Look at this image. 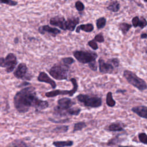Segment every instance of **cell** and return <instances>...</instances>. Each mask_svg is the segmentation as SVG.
Returning a JSON list of instances; mask_svg holds the SVG:
<instances>
[{
    "label": "cell",
    "instance_id": "1",
    "mask_svg": "<svg viewBox=\"0 0 147 147\" xmlns=\"http://www.w3.org/2000/svg\"><path fill=\"white\" fill-rule=\"evenodd\" d=\"M13 103L14 107L20 113H26L32 107L36 111H41L49 106L47 100L37 97L36 88L33 86L25 87L18 91L14 96Z\"/></svg>",
    "mask_w": 147,
    "mask_h": 147
},
{
    "label": "cell",
    "instance_id": "2",
    "mask_svg": "<svg viewBox=\"0 0 147 147\" xmlns=\"http://www.w3.org/2000/svg\"><path fill=\"white\" fill-rule=\"evenodd\" d=\"M70 65L60 60L55 63L49 70V75L55 79L57 80H67Z\"/></svg>",
    "mask_w": 147,
    "mask_h": 147
},
{
    "label": "cell",
    "instance_id": "3",
    "mask_svg": "<svg viewBox=\"0 0 147 147\" xmlns=\"http://www.w3.org/2000/svg\"><path fill=\"white\" fill-rule=\"evenodd\" d=\"M123 76L127 82L140 91H144L147 89V84L142 78L138 77L136 73L126 69L123 72Z\"/></svg>",
    "mask_w": 147,
    "mask_h": 147
},
{
    "label": "cell",
    "instance_id": "4",
    "mask_svg": "<svg viewBox=\"0 0 147 147\" xmlns=\"http://www.w3.org/2000/svg\"><path fill=\"white\" fill-rule=\"evenodd\" d=\"M75 102L69 98H62L57 100V106L53 109V115L58 117L68 115L67 110L72 107Z\"/></svg>",
    "mask_w": 147,
    "mask_h": 147
},
{
    "label": "cell",
    "instance_id": "5",
    "mask_svg": "<svg viewBox=\"0 0 147 147\" xmlns=\"http://www.w3.org/2000/svg\"><path fill=\"white\" fill-rule=\"evenodd\" d=\"M75 58L82 64H88L94 61L98 57V54L93 51L86 50H77L73 52Z\"/></svg>",
    "mask_w": 147,
    "mask_h": 147
},
{
    "label": "cell",
    "instance_id": "6",
    "mask_svg": "<svg viewBox=\"0 0 147 147\" xmlns=\"http://www.w3.org/2000/svg\"><path fill=\"white\" fill-rule=\"evenodd\" d=\"M76 99L85 106L96 108L102 105V99L97 96H91L87 94H79Z\"/></svg>",
    "mask_w": 147,
    "mask_h": 147
},
{
    "label": "cell",
    "instance_id": "7",
    "mask_svg": "<svg viewBox=\"0 0 147 147\" xmlns=\"http://www.w3.org/2000/svg\"><path fill=\"white\" fill-rule=\"evenodd\" d=\"M17 64V59L16 55L13 53H9L4 57L0 58V66L5 68L6 72H13Z\"/></svg>",
    "mask_w": 147,
    "mask_h": 147
},
{
    "label": "cell",
    "instance_id": "8",
    "mask_svg": "<svg viewBox=\"0 0 147 147\" xmlns=\"http://www.w3.org/2000/svg\"><path fill=\"white\" fill-rule=\"evenodd\" d=\"M71 82L73 85L72 89L70 90H55L49 92H47L45 94V96L48 98H52L56 96L57 95H69V96H73L78 90V84L77 80L75 78H71L70 79Z\"/></svg>",
    "mask_w": 147,
    "mask_h": 147
},
{
    "label": "cell",
    "instance_id": "9",
    "mask_svg": "<svg viewBox=\"0 0 147 147\" xmlns=\"http://www.w3.org/2000/svg\"><path fill=\"white\" fill-rule=\"evenodd\" d=\"M28 70L26 64L24 63H21L14 70L13 72L14 76L18 79L30 80L32 78V76L28 75Z\"/></svg>",
    "mask_w": 147,
    "mask_h": 147
},
{
    "label": "cell",
    "instance_id": "10",
    "mask_svg": "<svg viewBox=\"0 0 147 147\" xmlns=\"http://www.w3.org/2000/svg\"><path fill=\"white\" fill-rule=\"evenodd\" d=\"M99 69L102 74H112L114 71V67L108 61H105L102 58L98 60Z\"/></svg>",
    "mask_w": 147,
    "mask_h": 147
},
{
    "label": "cell",
    "instance_id": "11",
    "mask_svg": "<svg viewBox=\"0 0 147 147\" xmlns=\"http://www.w3.org/2000/svg\"><path fill=\"white\" fill-rule=\"evenodd\" d=\"M38 32L41 34H44L46 33L49 34L51 36L55 37L57 34L61 33V30L56 28L51 27L48 25H45L40 26L38 28Z\"/></svg>",
    "mask_w": 147,
    "mask_h": 147
},
{
    "label": "cell",
    "instance_id": "12",
    "mask_svg": "<svg viewBox=\"0 0 147 147\" xmlns=\"http://www.w3.org/2000/svg\"><path fill=\"white\" fill-rule=\"evenodd\" d=\"M65 19L63 16H56L52 17L49 20L51 25L57 26L60 29L66 30L65 29Z\"/></svg>",
    "mask_w": 147,
    "mask_h": 147
},
{
    "label": "cell",
    "instance_id": "13",
    "mask_svg": "<svg viewBox=\"0 0 147 147\" xmlns=\"http://www.w3.org/2000/svg\"><path fill=\"white\" fill-rule=\"evenodd\" d=\"M37 80L40 82H44L49 84L53 89L56 88V82L52 79L45 72H40L37 76Z\"/></svg>",
    "mask_w": 147,
    "mask_h": 147
},
{
    "label": "cell",
    "instance_id": "14",
    "mask_svg": "<svg viewBox=\"0 0 147 147\" xmlns=\"http://www.w3.org/2000/svg\"><path fill=\"white\" fill-rule=\"evenodd\" d=\"M80 19L78 17H71L65 21V29L70 32L75 30L76 26L79 24Z\"/></svg>",
    "mask_w": 147,
    "mask_h": 147
},
{
    "label": "cell",
    "instance_id": "15",
    "mask_svg": "<svg viewBox=\"0 0 147 147\" xmlns=\"http://www.w3.org/2000/svg\"><path fill=\"white\" fill-rule=\"evenodd\" d=\"M131 111L139 117L147 119V107L145 106H135L131 109Z\"/></svg>",
    "mask_w": 147,
    "mask_h": 147
},
{
    "label": "cell",
    "instance_id": "16",
    "mask_svg": "<svg viewBox=\"0 0 147 147\" xmlns=\"http://www.w3.org/2000/svg\"><path fill=\"white\" fill-rule=\"evenodd\" d=\"M121 5L117 0H110L108 2V5L106 6V9L114 13L118 11L120 9Z\"/></svg>",
    "mask_w": 147,
    "mask_h": 147
},
{
    "label": "cell",
    "instance_id": "17",
    "mask_svg": "<svg viewBox=\"0 0 147 147\" xmlns=\"http://www.w3.org/2000/svg\"><path fill=\"white\" fill-rule=\"evenodd\" d=\"M94 29V27L93 24L91 23H88L86 24H81L80 25H79L78 26L76 27L75 31L76 33H79L80 30H83L85 32L89 33V32H92Z\"/></svg>",
    "mask_w": 147,
    "mask_h": 147
},
{
    "label": "cell",
    "instance_id": "18",
    "mask_svg": "<svg viewBox=\"0 0 147 147\" xmlns=\"http://www.w3.org/2000/svg\"><path fill=\"white\" fill-rule=\"evenodd\" d=\"M125 125L121 122H114L107 126V130L110 131H121L123 130Z\"/></svg>",
    "mask_w": 147,
    "mask_h": 147
},
{
    "label": "cell",
    "instance_id": "19",
    "mask_svg": "<svg viewBox=\"0 0 147 147\" xmlns=\"http://www.w3.org/2000/svg\"><path fill=\"white\" fill-rule=\"evenodd\" d=\"M74 142L72 141H53L52 144L55 147H65L72 146Z\"/></svg>",
    "mask_w": 147,
    "mask_h": 147
},
{
    "label": "cell",
    "instance_id": "20",
    "mask_svg": "<svg viewBox=\"0 0 147 147\" xmlns=\"http://www.w3.org/2000/svg\"><path fill=\"white\" fill-rule=\"evenodd\" d=\"M132 25L126 22H121L118 25V28L121 31L122 34L125 36L129 31Z\"/></svg>",
    "mask_w": 147,
    "mask_h": 147
},
{
    "label": "cell",
    "instance_id": "21",
    "mask_svg": "<svg viewBox=\"0 0 147 147\" xmlns=\"http://www.w3.org/2000/svg\"><path fill=\"white\" fill-rule=\"evenodd\" d=\"M106 104L109 107H114L116 102L113 98V95L111 92H108L106 95Z\"/></svg>",
    "mask_w": 147,
    "mask_h": 147
},
{
    "label": "cell",
    "instance_id": "22",
    "mask_svg": "<svg viewBox=\"0 0 147 147\" xmlns=\"http://www.w3.org/2000/svg\"><path fill=\"white\" fill-rule=\"evenodd\" d=\"M106 24V19L104 17H101L98 18L96 21V28L98 30L103 28Z\"/></svg>",
    "mask_w": 147,
    "mask_h": 147
},
{
    "label": "cell",
    "instance_id": "23",
    "mask_svg": "<svg viewBox=\"0 0 147 147\" xmlns=\"http://www.w3.org/2000/svg\"><path fill=\"white\" fill-rule=\"evenodd\" d=\"M68 126L67 125H60L56 127L52 130V131L56 133H64L68 131Z\"/></svg>",
    "mask_w": 147,
    "mask_h": 147
},
{
    "label": "cell",
    "instance_id": "24",
    "mask_svg": "<svg viewBox=\"0 0 147 147\" xmlns=\"http://www.w3.org/2000/svg\"><path fill=\"white\" fill-rule=\"evenodd\" d=\"M12 142L17 147H29V145L22 140L16 139L13 141Z\"/></svg>",
    "mask_w": 147,
    "mask_h": 147
},
{
    "label": "cell",
    "instance_id": "25",
    "mask_svg": "<svg viewBox=\"0 0 147 147\" xmlns=\"http://www.w3.org/2000/svg\"><path fill=\"white\" fill-rule=\"evenodd\" d=\"M81 111V109L78 107L70 108L67 110V114L69 115H78Z\"/></svg>",
    "mask_w": 147,
    "mask_h": 147
},
{
    "label": "cell",
    "instance_id": "26",
    "mask_svg": "<svg viewBox=\"0 0 147 147\" xmlns=\"http://www.w3.org/2000/svg\"><path fill=\"white\" fill-rule=\"evenodd\" d=\"M86 127V124L84 122H79L76 123L74 125V131H79L82 130L84 127Z\"/></svg>",
    "mask_w": 147,
    "mask_h": 147
},
{
    "label": "cell",
    "instance_id": "27",
    "mask_svg": "<svg viewBox=\"0 0 147 147\" xmlns=\"http://www.w3.org/2000/svg\"><path fill=\"white\" fill-rule=\"evenodd\" d=\"M146 25H147L146 20L143 16H141L140 17H139V22H138V27H139L141 29H142L145 27H146Z\"/></svg>",
    "mask_w": 147,
    "mask_h": 147
},
{
    "label": "cell",
    "instance_id": "28",
    "mask_svg": "<svg viewBox=\"0 0 147 147\" xmlns=\"http://www.w3.org/2000/svg\"><path fill=\"white\" fill-rule=\"evenodd\" d=\"M1 3H3L10 6H15L18 5V2L14 0H0Z\"/></svg>",
    "mask_w": 147,
    "mask_h": 147
},
{
    "label": "cell",
    "instance_id": "29",
    "mask_svg": "<svg viewBox=\"0 0 147 147\" xmlns=\"http://www.w3.org/2000/svg\"><path fill=\"white\" fill-rule=\"evenodd\" d=\"M107 61L112 64V65L114 67V68H118L119 65V60L117 57L109 59L107 60Z\"/></svg>",
    "mask_w": 147,
    "mask_h": 147
},
{
    "label": "cell",
    "instance_id": "30",
    "mask_svg": "<svg viewBox=\"0 0 147 147\" xmlns=\"http://www.w3.org/2000/svg\"><path fill=\"white\" fill-rule=\"evenodd\" d=\"M75 7L76 9L79 11H82L84 10L85 6L80 1H77L75 3Z\"/></svg>",
    "mask_w": 147,
    "mask_h": 147
},
{
    "label": "cell",
    "instance_id": "31",
    "mask_svg": "<svg viewBox=\"0 0 147 147\" xmlns=\"http://www.w3.org/2000/svg\"><path fill=\"white\" fill-rule=\"evenodd\" d=\"M138 138L141 142L147 145V134L145 133H141L138 134Z\"/></svg>",
    "mask_w": 147,
    "mask_h": 147
},
{
    "label": "cell",
    "instance_id": "32",
    "mask_svg": "<svg viewBox=\"0 0 147 147\" xmlns=\"http://www.w3.org/2000/svg\"><path fill=\"white\" fill-rule=\"evenodd\" d=\"M61 60L64 62V63L67 64V65H71L73 63H75V60L71 57H63L61 59Z\"/></svg>",
    "mask_w": 147,
    "mask_h": 147
},
{
    "label": "cell",
    "instance_id": "33",
    "mask_svg": "<svg viewBox=\"0 0 147 147\" xmlns=\"http://www.w3.org/2000/svg\"><path fill=\"white\" fill-rule=\"evenodd\" d=\"M94 40L96 42H98L99 43H102L105 41L104 36L102 33H99L97 34L96 35H95V36L94 38Z\"/></svg>",
    "mask_w": 147,
    "mask_h": 147
},
{
    "label": "cell",
    "instance_id": "34",
    "mask_svg": "<svg viewBox=\"0 0 147 147\" xmlns=\"http://www.w3.org/2000/svg\"><path fill=\"white\" fill-rule=\"evenodd\" d=\"M88 45L89 47H90L94 51H96L98 49V45L94 39H92L91 40H90L88 42Z\"/></svg>",
    "mask_w": 147,
    "mask_h": 147
},
{
    "label": "cell",
    "instance_id": "35",
    "mask_svg": "<svg viewBox=\"0 0 147 147\" xmlns=\"http://www.w3.org/2000/svg\"><path fill=\"white\" fill-rule=\"evenodd\" d=\"M88 67L90 68V69H91L93 71H97L98 65H97V64H96L95 61L91 62V63H88Z\"/></svg>",
    "mask_w": 147,
    "mask_h": 147
},
{
    "label": "cell",
    "instance_id": "36",
    "mask_svg": "<svg viewBox=\"0 0 147 147\" xmlns=\"http://www.w3.org/2000/svg\"><path fill=\"white\" fill-rule=\"evenodd\" d=\"M69 118H67V119H60V120H56L54 119H52L51 118H49V120L53 123H65L67 122H68L69 121Z\"/></svg>",
    "mask_w": 147,
    "mask_h": 147
},
{
    "label": "cell",
    "instance_id": "37",
    "mask_svg": "<svg viewBox=\"0 0 147 147\" xmlns=\"http://www.w3.org/2000/svg\"><path fill=\"white\" fill-rule=\"evenodd\" d=\"M138 22H139V17L138 16H135L133 17L131 20V23H132V26L134 28H137L138 25Z\"/></svg>",
    "mask_w": 147,
    "mask_h": 147
},
{
    "label": "cell",
    "instance_id": "38",
    "mask_svg": "<svg viewBox=\"0 0 147 147\" xmlns=\"http://www.w3.org/2000/svg\"><path fill=\"white\" fill-rule=\"evenodd\" d=\"M119 138L117 137H115V138H112L111 140H110L109 142L107 143L108 145H114V144H115L117 143H119Z\"/></svg>",
    "mask_w": 147,
    "mask_h": 147
},
{
    "label": "cell",
    "instance_id": "39",
    "mask_svg": "<svg viewBox=\"0 0 147 147\" xmlns=\"http://www.w3.org/2000/svg\"><path fill=\"white\" fill-rule=\"evenodd\" d=\"M140 38L141 39H146V38H147V33H141V34L140 36Z\"/></svg>",
    "mask_w": 147,
    "mask_h": 147
},
{
    "label": "cell",
    "instance_id": "40",
    "mask_svg": "<svg viewBox=\"0 0 147 147\" xmlns=\"http://www.w3.org/2000/svg\"><path fill=\"white\" fill-rule=\"evenodd\" d=\"M126 91L125 90H118L116 91L117 93H122L124 94Z\"/></svg>",
    "mask_w": 147,
    "mask_h": 147
},
{
    "label": "cell",
    "instance_id": "41",
    "mask_svg": "<svg viewBox=\"0 0 147 147\" xmlns=\"http://www.w3.org/2000/svg\"><path fill=\"white\" fill-rule=\"evenodd\" d=\"M28 84H30V83H28V82H24L22 83H21L20 84V86H19V87H21V86H26V85H28Z\"/></svg>",
    "mask_w": 147,
    "mask_h": 147
},
{
    "label": "cell",
    "instance_id": "42",
    "mask_svg": "<svg viewBox=\"0 0 147 147\" xmlns=\"http://www.w3.org/2000/svg\"><path fill=\"white\" fill-rule=\"evenodd\" d=\"M6 147H17V146H16L15 145H14V144L11 142V143H10L9 144H8V145Z\"/></svg>",
    "mask_w": 147,
    "mask_h": 147
},
{
    "label": "cell",
    "instance_id": "43",
    "mask_svg": "<svg viewBox=\"0 0 147 147\" xmlns=\"http://www.w3.org/2000/svg\"><path fill=\"white\" fill-rule=\"evenodd\" d=\"M118 147H133L132 146H118Z\"/></svg>",
    "mask_w": 147,
    "mask_h": 147
},
{
    "label": "cell",
    "instance_id": "44",
    "mask_svg": "<svg viewBox=\"0 0 147 147\" xmlns=\"http://www.w3.org/2000/svg\"><path fill=\"white\" fill-rule=\"evenodd\" d=\"M145 52L147 53V48H145Z\"/></svg>",
    "mask_w": 147,
    "mask_h": 147
},
{
    "label": "cell",
    "instance_id": "45",
    "mask_svg": "<svg viewBox=\"0 0 147 147\" xmlns=\"http://www.w3.org/2000/svg\"><path fill=\"white\" fill-rule=\"evenodd\" d=\"M144 1L145 2H147V0H144Z\"/></svg>",
    "mask_w": 147,
    "mask_h": 147
}]
</instances>
